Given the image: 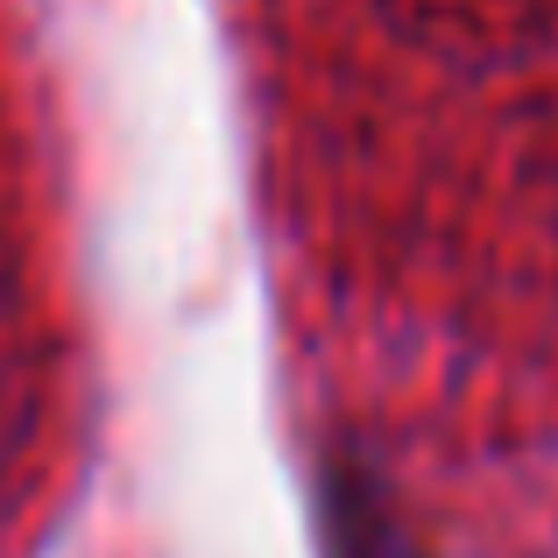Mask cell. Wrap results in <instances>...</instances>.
<instances>
[{"instance_id":"6da1fadb","label":"cell","mask_w":558,"mask_h":558,"mask_svg":"<svg viewBox=\"0 0 558 558\" xmlns=\"http://www.w3.org/2000/svg\"><path fill=\"white\" fill-rule=\"evenodd\" d=\"M326 517H332V531H340V558H403V545H396L389 523H381V502L361 481H332Z\"/></svg>"}]
</instances>
